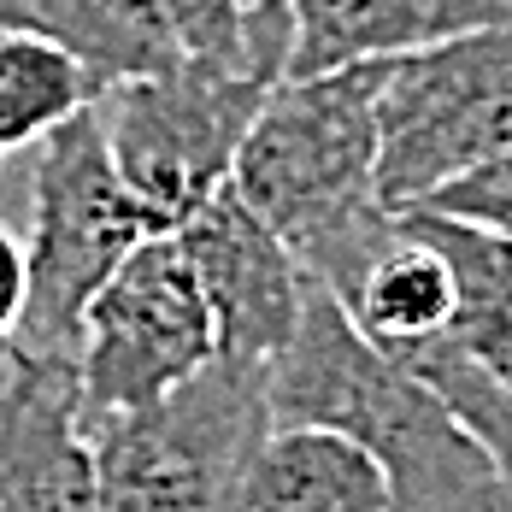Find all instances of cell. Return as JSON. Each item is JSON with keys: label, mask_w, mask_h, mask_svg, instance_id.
Segmentation results:
<instances>
[{"label": "cell", "mask_w": 512, "mask_h": 512, "mask_svg": "<svg viewBox=\"0 0 512 512\" xmlns=\"http://www.w3.org/2000/svg\"><path fill=\"white\" fill-rule=\"evenodd\" d=\"M271 424H318L359 442L389 477V512H507L501 460L401 359L371 348L348 307L307 277L301 324L265 371Z\"/></svg>", "instance_id": "cell-1"}, {"label": "cell", "mask_w": 512, "mask_h": 512, "mask_svg": "<svg viewBox=\"0 0 512 512\" xmlns=\"http://www.w3.org/2000/svg\"><path fill=\"white\" fill-rule=\"evenodd\" d=\"M230 189L307 277L348 301L395 236V212L377 201V59L277 83L248 124Z\"/></svg>", "instance_id": "cell-2"}, {"label": "cell", "mask_w": 512, "mask_h": 512, "mask_svg": "<svg viewBox=\"0 0 512 512\" xmlns=\"http://www.w3.org/2000/svg\"><path fill=\"white\" fill-rule=\"evenodd\" d=\"M265 371L218 354L165 401L95 424L101 512H242L248 465L271 436Z\"/></svg>", "instance_id": "cell-3"}, {"label": "cell", "mask_w": 512, "mask_h": 512, "mask_svg": "<svg viewBox=\"0 0 512 512\" xmlns=\"http://www.w3.org/2000/svg\"><path fill=\"white\" fill-rule=\"evenodd\" d=\"M148 236L154 224L142 218L136 195L112 165L101 112L89 106L71 124H59L42 142L30 177V242H24L30 295L18 318V342L77 359L95 295Z\"/></svg>", "instance_id": "cell-4"}, {"label": "cell", "mask_w": 512, "mask_h": 512, "mask_svg": "<svg viewBox=\"0 0 512 512\" xmlns=\"http://www.w3.org/2000/svg\"><path fill=\"white\" fill-rule=\"evenodd\" d=\"M512 142V18L377 59V201L412 212Z\"/></svg>", "instance_id": "cell-5"}, {"label": "cell", "mask_w": 512, "mask_h": 512, "mask_svg": "<svg viewBox=\"0 0 512 512\" xmlns=\"http://www.w3.org/2000/svg\"><path fill=\"white\" fill-rule=\"evenodd\" d=\"M265 95L271 83L183 53V65H171L165 77L124 83L95 101L112 165L154 236L183 230L212 195L230 189L236 154Z\"/></svg>", "instance_id": "cell-6"}, {"label": "cell", "mask_w": 512, "mask_h": 512, "mask_svg": "<svg viewBox=\"0 0 512 512\" xmlns=\"http://www.w3.org/2000/svg\"><path fill=\"white\" fill-rule=\"evenodd\" d=\"M206 359H218L212 312L177 236H148L124 259L83 318V430L142 412L183 389Z\"/></svg>", "instance_id": "cell-7"}, {"label": "cell", "mask_w": 512, "mask_h": 512, "mask_svg": "<svg viewBox=\"0 0 512 512\" xmlns=\"http://www.w3.org/2000/svg\"><path fill=\"white\" fill-rule=\"evenodd\" d=\"M171 236L201 283L218 354L242 365H271L301 324V295H307L301 259L277 242V230L236 189L212 195Z\"/></svg>", "instance_id": "cell-8"}, {"label": "cell", "mask_w": 512, "mask_h": 512, "mask_svg": "<svg viewBox=\"0 0 512 512\" xmlns=\"http://www.w3.org/2000/svg\"><path fill=\"white\" fill-rule=\"evenodd\" d=\"M0 512H101L71 354L0 342Z\"/></svg>", "instance_id": "cell-9"}, {"label": "cell", "mask_w": 512, "mask_h": 512, "mask_svg": "<svg viewBox=\"0 0 512 512\" xmlns=\"http://www.w3.org/2000/svg\"><path fill=\"white\" fill-rule=\"evenodd\" d=\"M512 18V0H295L289 77H324L371 59L436 48ZM283 77V83H289Z\"/></svg>", "instance_id": "cell-10"}, {"label": "cell", "mask_w": 512, "mask_h": 512, "mask_svg": "<svg viewBox=\"0 0 512 512\" xmlns=\"http://www.w3.org/2000/svg\"><path fill=\"white\" fill-rule=\"evenodd\" d=\"M0 30H30L71 53L95 83V101L183 65L159 0H0Z\"/></svg>", "instance_id": "cell-11"}, {"label": "cell", "mask_w": 512, "mask_h": 512, "mask_svg": "<svg viewBox=\"0 0 512 512\" xmlns=\"http://www.w3.org/2000/svg\"><path fill=\"white\" fill-rule=\"evenodd\" d=\"M242 512H389V477L359 442L318 424H271Z\"/></svg>", "instance_id": "cell-12"}, {"label": "cell", "mask_w": 512, "mask_h": 512, "mask_svg": "<svg viewBox=\"0 0 512 512\" xmlns=\"http://www.w3.org/2000/svg\"><path fill=\"white\" fill-rule=\"evenodd\" d=\"M342 307L371 348L401 359L454 324V271L424 236H412L395 218V236L377 248V259L365 265V277Z\"/></svg>", "instance_id": "cell-13"}, {"label": "cell", "mask_w": 512, "mask_h": 512, "mask_svg": "<svg viewBox=\"0 0 512 512\" xmlns=\"http://www.w3.org/2000/svg\"><path fill=\"white\" fill-rule=\"evenodd\" d=\"M412 236H424L454 271V336L512 389V242L430 206L395 212Z\"/></svg>", "instance_id": "cell-14"}, {"label": "cell", "mask_w": 512, "mask_h": 512, "mask_svg": "<svg viewBox=\"0 0 512 512\" xmlns=\"http://www.w3.org/2000/svg\"><path fill=\"white\" fill-rule=\"evenodd\" d=\"M95 106L83 65L30 30H0V165Z\"/></svg>", "instance_id": "cell-15"}, {"label": "cell", "mask_w": 512, "mask_h": 512, "mask_svg": "<svg viewBox=\"0 0 512 512\" xmlns=\"http://www.w3.org/2000/svg\"><path fill=\"white\" fill-rule=\"evenodd\" d=\"M401 365L501 460V471H512V389L465 348L454 330L418 342L412 354H401Z\"/></svg>", "instance_id": "cell-16"}, {"label": "cell", "mask_w": 512, "mask_h": 512, "mask_svg": "<svg viewBox=\"0 0 512 512\" xmlns=\"http://www.w3.org/2000/svg\"><path fill=\"white\" fill-rule=\"evenodd\" d=\"M159 12L177 30V48L189 53V59H206V65L254 77L248 71V18H242V0H159Z\"/></svg>", "instance_id": "cell-17"}, {"label": "cell", "mask_w": 512, "mask_h": 512, "mask_svg": "<svg viewBox=\"0 0 512 512\" xmlns=\"http://www.w3.org/2000/svg\"><path fill=\"white\" fill-rule=\"evenodd\" d=\"M424 206L442 212V218L477 224V230H495V236L512 242V142L501 154H489L483 165H471L465 177H454L448 189H436Z\"/></svg>", "instance_id": "cell-18"}, {"label": "cell", "mask_w": 512, "mask_h": 512, "mask_svg": "<svg viewBox=\"0 0 512 512\" xmlns=\"http://www.w3.org/2000/svg\"><path fill=\"white\" fill-rule=\"evenodd\" d=\"M24 295H30V265H24V242L0 224V342L18 336L24 318Z\"/></svg>", "instance_id": "cell-19"}, {"label": "cell", "mask_w": 512, "mask_h": 512, "mask_svg": "<svg viewBox=\"0 0 512 512\" xmlns=\"http://www.w3.org/2000/svg\"><path fill=\"white\" fill-rule=\"evenodd\" d=\"M248 24H295V0H242Z\"/></svg>", "instance_id": "cell-20"}, {"label": "cell", "mask_w": 512, "mask_h": 512, "mask_svg": "<svg viewBox=\"0 0 512 512\" xmlns=\"http://www.w3.org/2000/svg\"><path fill=\"white\" fill-rule=\"evenodd\" d=\"M507 512H512V471H507Z\"/></svg>", "instance_id": "cell-21"}]
</instances>
